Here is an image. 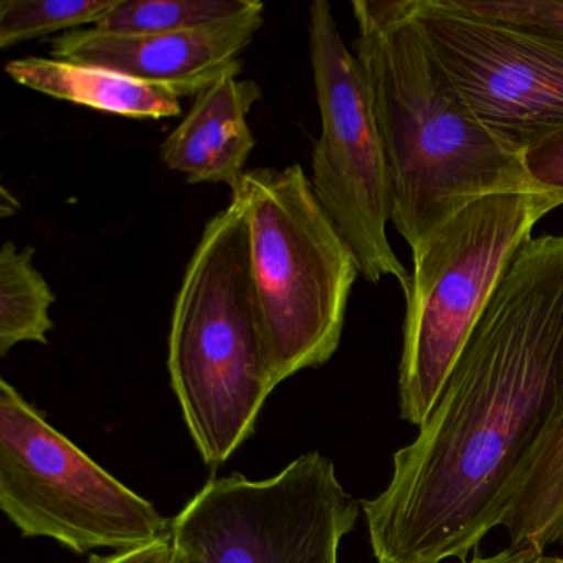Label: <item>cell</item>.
Here are the masks:
<instances>
[{
  "label": "cell",
  "mask_w": 563,
  "mask_h": 563,
  "mask_svg": "<svg viewBox=\"0 0 563 563\" xmlns=\"http://www.w3.org/2000/svg\"><path fill=\"white\" fill-rule=\"evenodd\" d=\"M562 405L563 235L532 236L387 487L361 503L375 562H467Z\"/></svg>",
  "instance_id": "1"
},
{
  "label": "cell",
  "mask_w": 563,
  "mask_h": 563,
  "mask_svg": "<svg viewBox=\"0 0 563 563\" xmlns=\"http://www.w3.org/2000/svg\"><path fill=\"white\" fill-rule=\"evenodd\" d=\"M413 0H355L361 65L391 180V223L411 252L474 200L532 192L522 151L487 130L428 44Z\"/></svg>",
  "instance_id": "2"
},
{
  "label": "cell",
  "mask_w": 563,
  "mask_h": 563,
  "mask_svg": "<svg viewBox=\"0 0 563 563\" xmlns=\"http://www.w3.org/2000/svg\"><path fill=\"white\" fill-rule=\"evenodd\" d=\"M170 385L207 466L217 470L252 437L269 394L265 331L239 203L203 227L174 299Z\"/></svg>",
  "instance_id": "3"
},
{
  "label": "cell",
  "mask_w": 563,
  "mask_h": 563,
  "mask_svg": "<svg viewBox=\"0 0 563 563\" xmlns=\"http://www.w3.org/2000/svg\"><path fill=\"white\" fill-rule=\"evenodd\" d=\"M232 200L249 229L250 268L278 387L334 357L361 272L299 164L246 170Z\"/></svg>",
  "instance_id": "4"
},
{
  "label": "cell",
  "mask_w": 563,
  "mask_h": 563,
  "mask_svg": "<svg viewBox=\"0 0 563 563\" xmlns=\"http://www.w3.org/2000/svg\"><path fill=\"white\" fill-rule=\"evenodd\" d=\"M559 203L539 192L474 200L411 252L398 365L400 417L420 428L532 230Z\"/></svg>",
  "instance_id": "5"
},
{
  "label": "cell",
  "mask_w": 563,
  "mask_h": 563,
  "mask_svg": "<svg viewBox=\"0 0 563 563\" xmlns=\"http://www.w3.org/2000/svg\"><path fill=\"white\" fill-rule=\"evenodd\" d=\"M0 509L27 539L75 553L173 540L174 520L111 476L0 380Z\"/></svg>",
  "instance_id": "6"
},
{
  "label": "cell",
  "mask_w": 563,
  "mask_h": 563,
  "mask_svg": "<svg viewBox=\"0 0 563 563\" xmlns=\"http://www.w3.org/2000/svg\"><path fill=\"white\" fill-rule=\"evenodd\" d=\"M361 510L312 451L269 479H210L174 517L173 542L199 563H339Z\"/></svg>",
  "instance_id": "7"
},
{
  "label": "cell",
  "mask_w": 563,
  "mask_h": 563,
  "mask_svg": "<svg viewBox=\"0 0 563 563\" xmlns=\"http://www.w3.org/2000/svg\"><path fill=\"white\" fill-rule=\"evenodd\" d=\"M308 45L321 117L312 151V190L351 246L362 278L372 285L394 278L405 292L410 273L387 235L394 200L384 141L361 65L324 0L309 5Z\"/></svg>",
  "instance_id": "8"
},
{
  "label": "cell",
  "mask_w": 563,
  "mask_h": 563,
  "mask_svg": "<svg viewBox=\"0 0 563 563\" xmlns=\"http://www.w3.org/2000/svg\"><path fill=\"white\" fill-rule=\"evenodd\" d=\"M411 14L477 120L522 151L563 128V35L481 18L456 0Z\"/></svg>",
  "instance_id": "9"
},
{
  "label": "cell",
  "mask_w": 563,
  "mask_h": 563,
  "mask_svg": "<svg viewBox=\"0 0 563 563\" xmlns=\"http://www.w3.org/2000/svg\"><path fill=\"white\" fill-rule=\"evenodd\" d=\"M265 22V4L249 12L176 34L121 37L93 27L67 32L51 41V58L118 71L140 80L166 85L212 84L240 62Z\"/></svg>",
  "instance_id": "10"
},
{
  "label": "cell",
  "mask_w": 563,
  "mask_h": 563,
  "mask_svg": "<svg viewBox=\"0 0 563 563\" xmlns=\"http://www.w3.org/2000/svg\"><path fill=\"white\" fill-rule=\"evenodd\" d=\"M243 62L227 68L192 98L189 111L159 147L161 161L187 184L227 186L235 192L256 140L249 114L262 100L256 81L242 78Z\"/></svg>",
  "instance_id": "11"
},
{
  "label": "cell",
  "mask_w": 563,
  "mask_h": 563,
  "mask_svg": "<svg viewBox=\"0 0 563 563\" xmlns=\"http://www.w3.org/2000/svg\"><path fill=\"white\" fill-rule=\"evenodd\" d=\"M5 74L15 84L47 97L136 120L180 117L184 98H194L206 88L154 84L104 68L42 57L8 62Z\"/></svg>",
  "instance_id": "12"
},
{
  "label": "cell",
  "mask_w": 563,
  "mask_h": 563,
  "mask_svg": "<svg viewBox=\"0 0 563 563\" xmlns=\"http://www.w3.org/2000/svg\"><path fill=\"white\" fill-rule=\"evenodd\" d=\"M503 527L514 549L563 543V405L520 473Z\"/></svg>",
  "instance_id": "13"
},
{
  "label": "cell",
  "mask_w": 563,
  "mask_h": 563,
  "mask_svg": "<svg viewBox=\"0 0 563 563\" xmlns=\"http://www.w3.org/2000/svg\"><path fill=\"white\" fill-rule=\"evenodd\" d=\"M54 305V289L35 266L34 249L19 250L5 240L0 249V355L24 342L47 344Z\"/></svg>",
  "instance_id": "14"
},
{
  "label": "cell",
  "mask_w": 563,
  "mask_h": 563,
  "mask_svg": "<svg viewBox=\"0 0 563 563\" xmlns=\"http://www.w3.org/2000/svg\"><path fill=\"white\" fill-rule=\"evenodd\" d=\"M258 0H118L95 31L121 37L176 34L230 21Z\"/></svg>",
  "instance_id": "15"
},
{
  "label": "cell",
  "mask_w": 563,
  "mask_h": 563,
  "mask_svg": "<svg viewBox=\"0 0 563 563\" xmlns=\"http://www.w3.org/2000/svg\"><path fill=\"white\" fill-rule=\"evenodd\" d=\"M117 4L118 0H2L0 48L95 27Z\"/></svg>",
  "instance_id": "16"
},
{
  "label": "cell",
  "mask_w": 563,
  "mask_h": 563,
  "mask_svg": "<svg viewBox=\"0 0 563 563\" xmlns=\"http://www.w3.org/2000/svg\"><path fill=\"white\" fill-rule=\"evenodd\" d=\"M481 18L514 27L563 35V0H456Z\"/></svg>",
  "instance_id": "17"
},
{
  "label": "cell",
  "mask_w": 563,
  "mask_h": 563,
  "mask_svg": "<svg viewBox=\"0 0 563 563\" xmlns=\"http://www.w3.org/2000/svg\"><path fill=\"white\" fill-rule=\"evenodd\" d=\"M522 166L532 192L563 206V128L523 147Z\"/></svg>",
  "instance_id": "18"
},
{
  "label": "cell",
  "mask_w": 563,
  "mask_h": 563,
  "mask_svg": "<svg viewBox=\"0 0 563 563\" xmlns=\"http://www.w3.org/2000/svg\"><path fill=\"white\" fill-rule=\"evenodd\" d=\"M176 545L170 542H157L140 549L121 550L108 555H91L87 563H174Z\"/></svg>",
  "instance_id": "19"
},
{
  "label": "cell",
  "mask_w": 563,
  "mask_h": 563,
  "mask_svg": "<svg viewBox=\"0 0 563 563\" xmlns=\"http://www.w3.org/2000/svg\"><path fill=\"white\" fill-rule=\"evenodd\" d=\"M464 563H563V556L549 555V553L537 552L533 549H514V547H509V549L494 553V555L471 556Z\"/></svg>",
  "instance_id": "20"
},
{
  "label": "cell",
  "mask_w": 563,
  "mask_h": 563,
  "mask_svg": "<svg viewBox=\"0 0 563 563\" xmlns=\"http://www.w3.org/2000/svg\"><path fill=\"white\" fill-rule=\"evenodd\" d=\"M19 202L4 186L0 187V217L5 219V217L14 216L18 213Z\"/></svg>",
  "instance_id": "21"
},
{
  "label": "cell",
  "mask_w": 563,
  "mask_h": 563,
  "mask_svg": "<svg viewBox=\"0 0 563 563\" xmlns=\"http://www.w3.org/2000/svg\"><path fill=\"white\" fill-rule=\"evenodd\" d=\"M174 563H199L197 560H194L192 556L184 553L183 550L177 549L176 547V559H174Z\"/></svg>",
  "instance_id": "22"
}]
</instances>
